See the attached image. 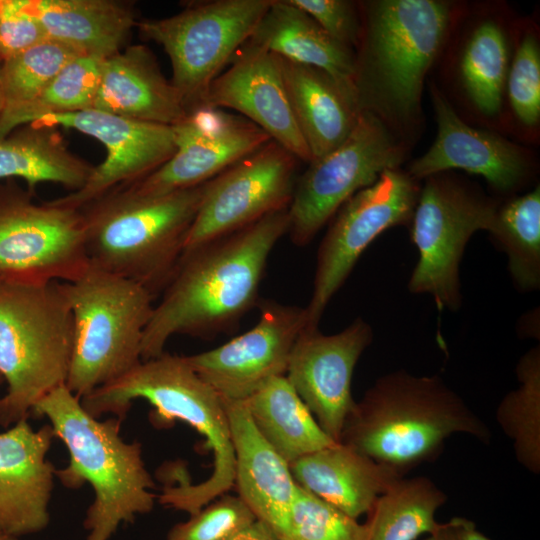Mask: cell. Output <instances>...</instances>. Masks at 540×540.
I'll use <instances>...</instances> for the list:
<instances>
[{
  "label": "cell",
  "mask_w": 540,
  "mask_h": 540,
  "mask_svg": "<svg viewBox=\"0 0 540 540\" xmlns=\"http://www.w3.org/2000/svg\"><path fill=\"white\" fill-rule=\"evenodd\" d=\"M358 6L357 106L408 146L421 126L424 81L461 11L443 0H369Z\"/></svg>",
  "instance_id": "1"
},
{
  "label": "cell",
  "mask_w": 540,
  "mask_h": 540,
  "mask_svg": "<svg viewBox=\"0 0 540 540\" xmlns=\"http://www.w3.org/2000/svg\"><path fill=\"white\" fill-rule=\"evenodd\" d=\"M289 226L288 208L183 252L144 331L142 361L160 356L177 334L229 330L256 303L268 257Z\"/></svg>",
  "instance_id": "2"
},
{
  "label": "cell",
  "mask_w": 540,
  "mask_h": 540,
  "mask_svg": "<svg viewBox=\"0 0 540 540\" xmlns=\"http://www.w3.org/2000/svg\"><path fill=\"white\" fill-rule=\"evenodd\" d=\"M454 434L491 439L485 422L440 376L400 369L355 401L339 442L405 475L437 458Z\"/></svg>",
  "instance_id": "3"
},
{
  "label": "cell",
  "mask_w": 540,
  "mask_h": 540,
  "mask_svg": "<svg viewBox=\"0 0 540 540\" xmlns=\"http://www.w3.org/2000/svg\"><path fill=\"white\" fill-rule=\"evenodd\" d=\"M137 399L154 407V423L165 426L180 420L194 428L213 454V469L207 479L196 484L178 479V484L163 487L159 502L193 515L226 494L235 478V453L226 407L221 396L193 370L186 356L164 352L141 361L80 400L93 417L111 414L123 420Z\"/></svg>",
  "instance_id": "4"
},
{
  "label": "cell",
  "mask_w": 540,
  "mask_h": 540,
  "mask_svg": "<svg viewBox=\"0 0 540 540\" xmlns=\"http://www.w3.org/2000/svg\"><path fill=\"white\" fill-rule=\"evenodd\" d=\"M32 413L46 417L69 454L55 477L69 489L89 484L94 499L84 519L86 540H110L119 526L152 511L156 496L139 442H126L117 417L90 415L80 398L61 385L41 398Z\"/></svg>",
  "instance_id": "5"
},
{
  "label": "cell",
  "mask_w": 540,
  "mask_h": 540,
  "mask_svg": "<svg viewBox=\"0 0 540 540\" xmlns=\"http://www.w3.org/2000/svg\"><path fill=\"white\" fill-rule=\"evenodd\" d=\"M206 183L158 196L114 188L79 208L89 265L134 281L155 297L183 253Z\"/></svg>",
  "instance_id": "6"
},
{
  "label": "cell",
  "mask_w": 540,
  "mask_h": 540,
  "mask_svg": "<svg viewBox=\"0 0 540 540\" xmlns=\"http://www.w3.org/2000/svg\"><path fill=\"white\" fill-rule=\"evenodd\" d=\"M74 344V322L59 281L0 277V425L28 418L33 406L65 385Z\"/></svg>",
  "instance_id": "7"
},
{
  "label": "cell",
  "mask_w": 540,
  "mask_h": 540,
  "mask_svg": "<svg viewBox=\"0 0 540 540\" xmlns=\"http://www.w3.org/2000/svg\"><path fill=\"white\" fill-rule=\"evenodd\" d=\"M61 285L74 322L65 385L81 399L142 361L154 296L134 281L91 265L79 278Z\"/></svg>",
  "instance_id": "8"
},
{
  "label": "cell",
  "mask_w": 540,
  "mask_h": 540,
  "mask_svg": "<svg viewBox=\"0 0 540 540\" xmlns=\"http://www.w3.org/2000/svg\"><path fill=\"white\" fill-rule=\"evenodd\" d=\"M423 181L408 226L419 257L407 287L432 297L439 310L455 312L462 305L459 271L465 248L474 233L488 231L500 199L454 171Z\"/></svg>",
  "instance_id": "9"
},
{
  "label": "cell",
  "mask_w": 540,
  "mask_h": 540,
  "mask_svg": "<svg viewBox=\"0 0 540 540\" xmlns=\"http://www.w3.org/2000/svg\"><path fill=\"white\" fill-rule=\"evenodd\" d=\"M271 1H196L173 16L137 21L141 37L167 53L171 83L186 112L205 105L211 83L252 36Z\"/></svg>",
  "instance_id": "10"
},
{
  "label": "cell",
  "mask_w": 540,
  "mask_h": 540,
  "mask_svg": "<svg viewBox=\"0 0 540 540\" xmlns=\"http://www.w3.org/2000/svg\"><path fill=\"white\" fill-rule=\"evenodd\" d=\"M408 146L375 116L361 112L338 147L315 158L295 184L287 233L297 246L308 244L355 193L405 161Z\"/></svg>",
  "instance_id": "11"
},
{
  "label": "cell",
  "mask_w": 540,
  "mask_h": 540,
  "mask_svg": "<svg viewBox=\"0 0 540 540\" xmlns=\"http://www.w3.org/2000/svg\"><path fill=\"white\" fill-rule=\"evenodd\" d=\"M0 184V277L71 282L89 267L80 209Z\"/></svg>",
  "instance_id": "12"
},
{
  "label": "cell",
  "mask_w": 540,
  "mask_h": 540,
  "mask_svg": "<svg viewBox=\"0 0 540 540\" xmlns=\"http://www.w3.org/2000/svg\"><path fill=\"white\" fill-rule=\"evenodd\" d=\"M420 186L406 170L389 169L340 207L317 251L306 327L318 328L332 297L374 239L390 228L409 226Z\"/></svg>",
  "instance_id": "13"
},
{
  "label": "cell",
  "mask_w": 540,
  "mask_h": 540,
  "mask_svg": "<svg viewBox=\"0 0 540 540\" xmlns=\"http://www.w3.org/2000/svg\"><path fill=\"white\" fill-rule=\"evenodd\" d=\"M298 159L273 140L207 181L183 252L239 231L290 205Z\"/></svg>",
  "instance_id": "14"
},
{
  "label": "cell",
  "mask_w": 540,
  "mask_h": 540,
  "mask_svg": "<svg viewBox=\"0 0 540 540\" xmlns=\"http://www.w3.org/2000/svg\"><path fill=\"white\" fill-rule=\"evenodd\" d=\"M430 96L437 135L430 148L407 168L413 178L421 181L436 173L462 170L481 176L496 195L505 198L530 186L536 162L526 148L469 125L434 83Z\"/></svg>",
  "instance_id": "15"
},
{
  "label": "cell",
  "mask_w": 540,
  "mask_h": 540,
  "mask_svg": "<svg viewBox=\"0 0 540 540\" xmlns=\"http://www.w3.org/2000/svg\"><path fill=\"white\" fill-rule=\"evenodd\" d=\"M172 129L175 153L146 177L122 188L158 196L198 186L271 140L243 116L208 105L187 112Z\"/></svg>",
  "instance_id": "16"
},
{
  "label": "cell",
  "mask_w": 540,
  "mask_h": 540,
  "mask_svg": "<svg viewBox=\"0 0 540 540\" xmlns=\"http://www.w3.org/2000/svg\"><path fill=\"white\" fill-rule=\"evenodd\" d=\"M34 124L75 129L104 145L106 158L94 166L85 185L51 200L77 209L114 188L146 177L176 151L172 126L132 120L96 109L48 114Z\"/></svg>",
  "instance_id": "17"
},
{
  "label": "cell",
  "mask_w": 540,
  "mask_h": 540,
  "mask_svg": "<svg viewBox=\"0 0 540 540\" xmlns=\"http://www.w3.org/2000/svg\"><path fill=\"white\" fill-rule=\"evenodd\" d=\"M306 325L305 307L265 302L253 328L186 359L224 401H244L270 379L286 374L292 348Z\"/></svg>",
  "instance_id": "18"
},
{
  "label": "cell",
  "mask_w": 540,
  "mask_h": 540,
  "mask_svg": "<svg viewBox=\"0 0 540 540\" xmlns=\"http://www.w3.org/2000/svg\"><path fill=\"white\" fill-rule=\"evenodd\" d=\"M372 340V327L358 317L330 335L304 327L292 348L285 376L335 442L355 404L351 389L355 366Z\"/></svg>",
  "instance_id": "19"
},
{
  "label": "cell",
  "mask_w": 540,
  "mask_h": 540,
  "mask_svg": "<svg viewBox=\"0 0 540 540\" xmlns=\"http://www.w3.org/2000/svg\"><path fill=\"white\" fill-rule=\"evenodd\" d=\"M228 65L211 83L205 105L236 110L298 160L309 163L311 153L291 111L278 55L249 38Z\"/></svg>",
  "instance_id": "20"
},
{
  "label": "cell",
  "mask_w": 540,
  "mask_h": 540,
  "mask_svg": "<svg viewBox=\"0 0 540 540\" xmlns=\"http://www.w3.org/2000/svg\"><path fill=\"white\" fill-rule=\"evenodd\" d=\"M54 438L50 424L35 430L28 418L0 432V533L17 539L47 527L56 471L47 453Z\"/></svg>",
  "instance_id": "21"
},
{
  "label": "cell",
  "mask_w": 540,
  "mask_h": 540,
  "mask_svg": "<svg viewBox=\"0 0 540 540\" xmlns=\"http://www.w3.org/2000/svg\"><path fill=\"white\" fill-rule=\"evenodd\" d=\"M224 404L235 453L238 496L277 540H295L292 508L297 484L289 464L257 432L244 401Z\"/></svg>",
  "instance_id": "22"
},
{
  "label": "cell",
  "mask_w": 540,
  "mask_h": 540,
  "mask_svg": "<svg viewBox=\"0 0 540 540\" xmlns=\"http://www.w3.org/2000/svg\"><path fill=\"white\" fill-rule=\"evenodd\" d=\"M120 117L173 126L187 114L148 47L130 45L102 60L93 108Z\"/></svg>",
  "instance_id": "23"
},
{
  "label": "cell",
  "mask_w": 540,
  "mask_h": 540,
  "mask_svg": "<svg viewBox=\"0 0 540 540\" xmlns=\"http://www.w3.org/2000/svg\"><path fill=\"white\" fill-rule=\"evenodd\" d=\"M462 27L453 62L455 87L470 110L488 122L503 118L513 30L496 12H480Z\"/></svg>",
  "instance_id": "24"
},
{
  "label": "cell",
  "mask_w": 540,
  "mask_h": 540,
  "mask_svg": "<svg viewBox=\"0 0 540 540\" xmlns=\"http://www.w3.org/2000/svg\"><path fill=\"white\" fill-rule=\"evenodd\" d=\"M289 466L298 486L356 520L369 512L395 480L405 476L340 442Z\"/></svg>",
  "instance_id": "25"
},
{
  "label": "cell",
  "mask_w": 540,
  "mask_h": 540,
  "mask_svg": "<svg viewBox=\"0 0 540 540\" xmlns=\"http://www.w3.org/2000/svg\"><path fill=\"white\" fill-rule=\"evenodd\" d=\"M278 57L298 129L312 160L319 158L345 141L361 112L356 102L325 71Z\"/></svg>",
  "instance_id": "26"
},
{
  "label": "cell",
  "mask_w": 540,
  "mask_h": 540,
  "mask_svg": "<svg viewBox=\"0 0 540 540\" xmlns=\"http://www.w3.org/2000/svg\"><path fill=\"white\" fill-rule=\"evenodd\" d=\"M250 39L282 58L325 71L357 104L354 51L289 0H272Z\"/></svg>",
  "instance_id": "27"
},
{
  "label": "cell",
  "mask_w": 540,
  "mask_h": 540,
  "mask_svg": "<svg viewBox=\"0 0 540 540\" xmlns=\"http://www.w3.org/2000/svg\"><path fill=\"white\" fill-rule=\"evenodd\" d=\"M27 8L50 39L100 59L121 51L138 21L133 5L117 0H28Z\"/></svg>",
  "instance_id": "28"
},
{
  "label": "cell",
  "mask_w": 540,
  "mask_h": 540,
  "mask_svg": "<svg viewBox=\"0 0 540 540\" xmlns=\"http://www.w3.org/2000/svg\"><path fill=\"white\" fill-rule=\"evenodd\" d=\"M244 404L257 432L289 465L335 443L285 375L270 379Z\"/></svg>",
  "instance_id": "29"
},
{
  "label": "cell",
  "mask_w": 540,
  "mask_h": 540,
  "mask_svg": "<svg viewBox=\"0 0 540 540\" xmlns=\"http://www.w3.org/2000/svg\"><path fill=\"white\" fill-rule=\"evenodd\" d=\"M93 169L66 148L55 127L33 123L0 138V178H21L33 194L44 182L77 191Z\"/></svg>",
  "instance_id": "30"
},
{
  "label": "cell",
  "mask_w": 540,
  "mask_h": 540,
  "mask_svg": "<svg viewBox=\"0 0 540 540\" xmlns=\"http://www.w3.org/2000/svg\"><path fill=\"white\" fill-rule=\"evenodd\" d=\"M446 500V493L428 477L398 478L367 513L364 540H416L429 535Z\"/></svg>",
  "instance_id": "31"
},
{
  "label": "cell",
  "mask_w": 540,
  "mask_h": 540,
  "mask_svg": "<svg viewBox=\"0 0 540 540\" xmlns=\"http://www.w3.org/2000/svg\"><path fill=\"white\" fill-rule=\"evenodd\" d=\"M507 256L513 285L521 293L540 288V185L500 200L487 231Z\"/></svg>",
  "instance_id": "32"
},
{
  "label": "cell",
  "mask_w": 540,
  "mask_h": 540,
  "mask_svg": "<svg viewBox=\"0 0 540 540\" xmlns=\"http://www.w3.org/2000/svg\"><path fill=\"white\" fill-rule=\"evenodd\" d=\"M518 385L499 402L495 418L512 441L518 463L540 473V347H532L515 368Z\"/></svg>",
  "instance_id": "33"
},
{
  "label": "cell",
  "mask_w": 540,
  "mask_h": 540,
  "mask_svg": "<svg viewBox=\"0 0 540 540\" xmlns=\"http://www.w3.org/2000/svg\"><path fill=\"white\" fill-rule=\"evenodd\" d=\"M102 60L89 55L72 59L33 101L0 120V138L48 114L92 109L100 83Z\"/></svg>",
  "instance_id": "34"
},
{
  "label": "cell",
  "mask_w": 540,
  "mask_h": 540,
  "mask_svg": "<svg viewBox=\"0 0 540 540\" xmlns=\"http://www.w3.org/2000/svg\"><path fill=\"white\" fill-rule=\"evenodd\" d=\"M82 55L74 48L47 39L2 62L3 119L33 101L72 59Z\"/></svg>",
  "instance_id": "35"
},
{
  "label": "cell",
  "mask_w": 540,
  "mask_h": 540,
  "mask_svg": "<svg viewBox=\"0 0 540 540\" xmlns=\"http://www.w3.org/2000/svg\"><path fill=\"white\" fill-rule=\"evenodd\" d=\"M505 99L520 129L535 132L540 123V42L537 27L527 21L514 25Z\"/></svg>",
  "instance_id": "36"
},
{
  "label": "cell",
  "mask_w": 540,
  "mask_h": 540,
  "mask_svg": "<svg viewBox=\"0 0 540 540\" xmlns=\"http://www.w3.org/2000/svg\"><path fill=\"white\" fill-rule=\"evenodd\" d=\"M292 526L295 540H364V526L297 485Z\"/></svg>",
  "instance_id": "37"
},
{
  "label": "cell",
  "mask_w": 540,
  "mask_h": 540,
  "mask_svg": "<svg viewBox=\"0 0 540 540\" xmlns=\"http://www.w3.org/2000/svg\"><path fill=\"white\" fill-rule=\"evenodd\" d=\"M255 520L237 495L223 494L185 522L174 525L166 540H228Z\"/></svg>",
  "instance_id": "38"
},
{
  "label": "cell",
  "mask_w": 540,
  "mask_h": 540,
  "mask_svg": "<svg viewBox=\"0 0 540 540\" xmlns=\"http://www.w3.org/2000/svg\"><path fill=\"white\" fill-rule=\"evenodd\" d=\"M27 2L5 0L0 13L1 62L49 39L39 18L27 8Z\"/></svg>",
  "instance_id": "39"
},
{
  "label": "cell",
  "mask_w": 540,
  "mask_h": 540,
  "mask_svg": "<svg viewBox=\"0 0 540 540\" xmlns=\"http://www.w3.org/2000/svg\"><path fill=\"white\" fill-rule=\"evenodd\" d=\"M308 14L331 38L355 50L360 34L358 2L349 0H289Z\"/></svg>",
  "instance_id": "40"
},
{
  "label": "cell",
  "mask_w": 540,
  "mask_h": 540,
  "mask_svg": "<svg viewBox=\"0 0 540 540\" xmlns=\"http://www.w3.org/2000/svg\"><path fill=\"white\" fill-rule=\"evenodd\" d=\"M425 540H491L480 532L476 524L465 517H453L437 527Z\"/></svg>",
  "instance_id": "41"
},
{
  "label": "cell",
  "mask_w": 540,
  "mask_h": 540,
  "mask_svg": "<svg viewBox=\"0 0 540 540\" xmlns=\"http://www.w3.org/2000/svg\"><path fill=\"white\" fill-rule=\"evenodd\" d=\"M228 540H277L273 533L261 522L254 520L231 536Z\"/></svg>",
  "instance_id": "42"
},
{
  "label": "cell",
  "mask_w": 540,
  "mask_h": 540,
  "mask_svg": "<svg viewBox=\"0 0 540 540\" xmlns=\"http://www.w3.org/2000/svg\"><path fill=\"white\" fill-rule=\"evenodd\" d=\"M538 311V310H537ZM536 310H532L522 316L518 333L524 337L537 338L539 340V327H536Z\"/></svg>",
  "instance_id": "43"
},
{
  "label": "cell",
  "mask_w": 540,
  "mask_h": 540,
  "mask_svg": "<svg viewBox=\"0 0 540 540\" xmlns=\"http://www.w3.org/2000/svg\"><path fill=\"white\" fill-rule=\"evenodd\" d=\"M1 65H2V62L0 61V118L4 110V94H3V86H2Z\"/></svg>",
  "instance_id": "44"
},
{
  "label": "cell",
  "mask_w": 540,
  "mask_h": 540,
  "mask_svg": "<svg viewBox=\"0 0 540 540\" xmlns=\"http://www.w3.org/2000/svg\"><path fill=\"white\" fill-rule=\"evenodd\" d=\"M0 540H17V539L11 536H8L6 534L0 533Z\"/></svg>",
  "instance_id": "45"
},
{
  "label": "cell",
  "mask_w": 540,
  "mask_h": 540,
  "mask_svg": "<svg viewBox=\"0 0 540 540\" xmlns=\"http://www.w3.org/2000/svg\"><path fill=\"white\" fill-rule=\"evenodd\" d=\"M4 3H5V0H0V13L3 9Z\"/></svg>",
  "instance_id": "46"
},
{
  "label": "cell",
  "mask_w": 540,
  "mask_h": 540,
  "mask_svg": "<svg viewBox=\"0 0 540 540\" xmlns=\"http://www.w3.org/2000/svg\"><path fill=\"white\" fill-rule=\"evenodd\" d=\"M3 381L4 380H3L2 376L0 375V385L2 384Z\"/></svg>",
  "instance_id": "47"
}]
</instances>
